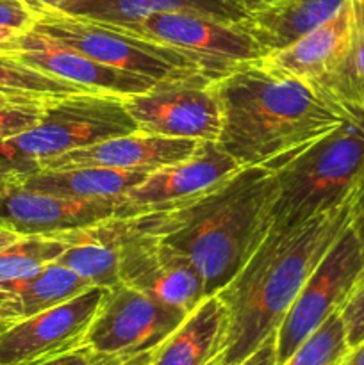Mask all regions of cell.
Here are the masks:
<instances>
[{
	"label": "cell",
	"mask_w": 364,
	"mask_h": 365,
	"mask_svg": "<svg viewBox=\"0 0 364 365\" xmlns=\"http://www.w3.org/2000/svg\"><path fill=\"white\" fill-rule=\"evenodd\" d=\"M275 196V170L243 166L195 198L123 220L188 257L213 296L231 284L270 234Z\"/></svg>",
	"instance_id": "cell-1"
},
{
	"label": "cell",
	"mask_w": 364,
	"mask_h": 365,
	"mask_svg": "<svg viewBox=\"0 0 364 365\" xmlns=\"http://www.w3.org/2000/svg\"><path fill=\"white\" fill-rule=\"evenodd\" d=\"M211 86L221 110L218 145L241 168L275 170L350 114V106L309 82L271 73L259 59L241 64Z\"/></svg>",
	"instance_id": "cell-2"
},
{
	"label": "cell",
	"mask_w": 364,
	"mask_h": 365,
	"mask_svg": "<svg viewBox=\"0 0 364 365\" xmlns=\"http://www.w3.org/2000/svg\"><path fill=\"white\" fill-rule=\"evenodd\" d=\"M348 221L350 198L296 227H271L246 266L216 292L227 309L220 365H239L277 334L307 278Z\"/></svg>",
	"instance_id": "cell-3"
},
{
	"label": "cell",
	"mask_w": 364,
	"mask_h": 365,
	"mask_svg": "<svg viewBox=\"0 0 364 365\" xmlns=\"http://www.w3.org/2000/svg\"><path fill=\"white\" fill-rule=\"evenodd\" d=\"M364 173V107L275 168L273 227L289 228L341 205Z\"/></svg>",
	"instance_id": "cell-4"
},
{
	"label": "cell",
	"mask_w": 364,
	"mask_h": 365,
	"mask_svg": "<svg viewBox=\"0 0 364 365\" xmlns=\"http://www.w3.org/2000/svg\"><path fill=\"white\" fill-rule=\"evenodd\" d=\"M136 130L123 96L75 93L46 102L39 123L16 138L0 141V153L21 173L31 171L39 160Z\"/></svg>",
	"instance_id": "cell-5"
},
{
	"label": "cell",
	"mask_w": 364,
	"mask_h": 365,
	"mask_svg": "<svg viewBox=\"0 0 364 365\" xmlns=\"http://www.w3.org/2000/svg\"><path fill=\"white\" fill-rule=\"evenodd\" d=\"M32 29L96 63L143 75L156 82L202 75L195 61L171 46L77 14L43 11L36 14Z\"/></svg>",
	"instance_id": "cell-6"
},
{
	"label": "cell",
	"mask_w": 364,
	"mask_h": 365,
	"mask_svg": "<svg viewBox=\"0 0 364 365\" xmlns=\"http://www.w3.org/2000/svg\"><path fill=\"white\" fill-rule=\"evenodd\" d=\"M186 316L120 282L106 291L82 348L98 364L134 362L152 355Z\"/></svg>",
	"instance_id": "cell-7"
},
{
	"label": "cell",
	"mask_w": 364,
	"mask_h": 365,
	"mask_svg": "<svg viewBox=\"0 0 364 365\" xmlns=\"http://www.w3.org/2000/svg\"><path fill=\"white\" fill-rule=\"evenodd\" d=\"M103 24V21H102ZM150 41L171 46L198 64L211 82L263 57L259 45L241 24L220 21L191 13L148 14L127 24H109Z\"/></svg>",
	"instance_id": "cell-8"
},
{
	"label": "cell",
	"mask_w": 364,
	"mask_h": 365,
	"mask_svg": "<svg viewBox=\"0 0 364 365\" xmlns=\"http://www.w3.org/2000/svg\"><path fill=\"white\" fill-rule=\"evenodd\" d=\"M138 132L163 138L218 141L221 110L209 78L191 77L161 81L148 91L123 98Z\"/></svg>",
	"instance_id": "cell-9"
},
{
	"label": "cell",
	"mask_w": 364,
	"mask_h": 365,
	"mask_svg": "<svg viewBox=\"0 0 364 365\" xmlns=\"http://www.w3.org/2000/svg\"><path fill=\"white\" fill-rule=\"evenodd\" d=\"M364 267V255L350 227L310 273L277 330V365L284 364L348 296Z\"/></svg>",
	"instance_id": "cell-10"
},
{
	"label": "cell",
	"mask_w": 364,
	"mask_h": 365,
	"mask_svg": "<svg viewBox=\"0 0 364 365\" xmlns=\"http://www.w3.org/2000/svg\"><path fill=\"white\" fill-rule=\"evenodd\" d=\"M120 223V280L168 307L189 314L207 298L202 277L191 260L153 235Z\"/></svg>",
	"instance_id": "cell-11"
},
{
	"label": "cell",
	"mask_w": 364,
	"mask_h": 365,
	"mask_svg": "<svg viewBox=\"0 0 364 365\" xmlns=\"http://www.w3.org/2000/svg\"><path fill=\"white\" fill-rule=\"evenodd\" d=\"M106 291L89 287L63 305L7 324L0 331V365H38L82 348Z\"/></svg>",
	"instance_id": "cell-12"
},
{
	"label": "cell",
	"mask_w": 364,
	"mask_h": 365,
	"mask_svg": "<svg viewBox=\"0 0 364 365\" xmlns=\"http://www.w3.org/2000/svg\"><path fill=\"white\" fill-rule=\"evenodd\" d=\"M121 200H74L36 191L14 173L0 180V228L25 235H56L120 216Z\"/></svg>",
	"instance_id": "cell-13"
},
{
	"label": "cell",
	"mask_w": 364,
	"mask_h": 365,
	"mask_svg": "<svg viewBox=\"0 0 364 365\" xmlns=\"http://www.w3.org/2000/svg\"><path fill=\"white\" fill-rule=\"evenodd\" d=\"M0 53L11 56L25 66L59 81L123 98L148 91L157 84L156 81L143 75L96 63L84 53L61 45L59 41L34 31L32 27L18 32L13 39L0 45Z\"/></svg>",
	"instance_id": "cell-14"
},
{
	"label": "cell",
	"mask_w": 364,
	"mask_h": 365,
	"mask_svg": "<svg viewBox=\"0 0 364 365\" xmlns=\"http://www.w3.org/2000/svg\"><path fill=\"white\" fill-rule=\"evenodd\" d=\"M241 170L238 163L218 145L203 141L191 157L146 175L121 198L120 216L127 217L164 209L209 191Z\"/></svg>",
	"instance_id": "cell-15"
},
{
	"label": "cell",
	"mask_w": 364,
	"mask_h": 365,
	"mask_svg": "<svg viewBox=\"0 0 364 365\" xmlns=\"http://www.w3.org/2000/svg\"><path fill=\"white\" fill-rule=\"evenodd\" d=\"M200 143L195 139L163 138V135L131 132L103 139L86 148L61 153L39 160L32 170H74V168H100V170L152 173L161 168L184 160L195 153ZM31 170V171H32Z\"/></svg>",
	"instance_id": "cell-16"
},
{
	"label": "cell",
	"mask_w": 364,
	"mask_h": 365,
	"mask_svg": "<svg viewBox=\"0 0 364 365\" xmlns=\"http://www.w3.org/2000/svg\"><path fill=\"white\" fill-rule=\"evenodd\" d=\"M353 41L350 0L332 20L277 52L264 53L261 64L278 77L314 82L332 70Z\"/></svg>",
	"instance_id": "cell-17"
},
{
	"label": "cell",
	"mask_w": 364,
	"mask_h": 365,
	"mask_svg": "<svg viewBox=\"0 0 364 365\" xmlns=\"http://www.w3.org/2000/svg\"><path fill=\"white\" fill-rule=\"evenodd\" d=\"M227 335V309L218 294L207 296L163 344L148 365H220Z\"/></svg>",
	"instance_id": "cell-18"
},
{
	"label": "cell",
	"mask_w": 364,
	"mask_h": 365,
	"mask_svg": "<svg viewBox=\"0 0 364 365\" xmlns=\"http://www.w3.org/2000/svg\"><path fill=\"white\" fill-rule=\"evenodd\" d=\"M346 4L348 0H275L250 11L241 27L264 56L293 45L327 24Z\"/></svg>",
	"instance_id": "cell-19"
},
{
	"label": "cell",
	"mask_w": 364,
	"mask_h": 365,
	"mask_svg": "<svg viewBox=\"0 0 364 365\" xmlns=\"http://www.w3.org/2000/svg\"><path fill=\"white\" fill-rule=\"evenodd\" d=\"M63 13L103 24H127L159 13H191L241 24L248 9L245 0H79Z\"/></svg>",
	"instance_id": "cell-20"
},
{
	"label": "cell",
	"mask_w": 364,
	"mask_h": 365,
	"mask_svg": "<svg viewBox=\"0 0 364 365\" xmlns=\"http://www.w3.org/2000/svg\"><path fill=\"white\" fill-rule=\"evenodd\" d=\"M68 248L57 262L66 266L93 287L109 289L120 284V223L118 217L95 227L64 232Z\"/></svg>",
	"instance_id": "cell-21"
},
{
	"label": "cell",
	"mask_w": 364,
	"mask_h": 365,
	"mask_svg": "<svg viewBox=\"0 0 364 365\" xmlns=\"http://www.w3.org/2000/svg\"><path fill=\"white\" fill-rule=\"evenodd\" d=\"M18 182L36 191L74 200H121L145 173L74 168V170H32L14 173Z\"/></svg>",
	"instance_id": "cell-22"
},
{
	"label": "cell",
	"mask_w": 364,
	"mask_h": 365,
	"mask_svg": "<svg viewBox=\"0 0 364 365\" xmlns=\"http://www.w3.org/2000/svg\"><path fill=\"white\" fill-rule=\"evenodd\" d=\"M89 287H93L89 282H86L84 278L56 260L43 267L38 274L29 280L14 282L2 289H7L18 296L21 319H24V317L34 316L43 310L63 305V303L81 296Z\"/></svg>",
	"instance_id": "cell-23"
},
{
	"label": "cell",
	"mask_w": 364,
	"mask_h": 365,
	"mask_svg": "<svg viewBox=\"0 0 364 365\" xmlns=\"http://www.w3.org/2000/svg\"><path fill=\"white\" fill-rule=\"evenodd\" d=\"M68 248L66 235H25L0 250V287L24 282L56 262Z\"/></svg>",
	"instance_id": "cell-24"
},
{
	"label": "cell",
	"mask_w": 364,
	"mask_h": 365,
	"mask_svg": "<svg viewBox=\"0 0 364 365\" xmlns=\"http://www.w3.org/2000/svg\"><path fill=\"white\" fill-rule=\"evenodd\" d=\"M91 91L93 89L81 88V86L32 70L11 56L0 53V93L4 95L34 100V102H50L61 96Z\"/></svg>",
	"instance_id": "cell-25"
},
{
	"label": "cell",
	"mask_w": 364,
	"mask_h": 365,
	"mask_svg": "<svg viewBox=\"0 0 364 365\" xmlns=\"http://www.w3.org/2000/svg\"><path fill=\"white\" fill-rule=\"evenodd\" d=\"M310 84L343 106L364 107V34L355 36L343 59Z\"/></svg>",
	"instance_id": "cell-26"
},
{
	"label": "cell",
	"mask_w": 364,
	"mask_h": 365,
	"mask_svg": "<svg viewBox=\"0 0 364 365\" xmlns=\"http://www.w3.org/2000/svg\"><path fill=\"white\" fill-rule=\"evenodd\" d=\"M345 323L335 310L300 348L280 365H341L350 353Z\"/></svg>",
	"instance_id": "cell-27"
},
{
	"label": "cell",
	"mask_w": 364,
	"mask_h": 365,
	"mask_svg": "<svg viewBox=\"0 0 364 365\" xmlns=\"http://www.w3.org/2000/svg\"><path fill=\"white\" fill-rule=\"evenodd\" d=\"M46 102H7L0 103V141L31 130L39 123Z\"/></svg>",
	"instance_id": "cell-28"
},
{
	"label": "cell",
	"mask_w": 364,
	"mask_h": 365,
	"mask_svg": "<svg viewBox=\"0 0 364 365\" xmlns=\"http://www.w3.org/2000/svg\"><path fill=\"white\" fill-rule=\"evenodd\" d=\"M339 316L345 323L350 348H355L364 341V267L353 282L343 305L339 307Z\"/></svg>",
	"instance_id": "cell-29"
},
{
	"label": "cell",
	"mask_w": 364,
	"mask_h": 365,
	"mask_svg": "<svg viewBox=\"0 0 364 365\" xmlns=\"http://www.w3.org/2000/svg\"><path fill=\"white\" fill-rule=\"evenodd\" d=\"M36 14L24 0H0V25L27 31L34 25Z\"/></svg>",
	"instance_id": "cell-30"
},
{
	"label": "cell",
	"mask_w": 364,
	"mask_h": 365,
	"mask_svg": "<svg viewBox=\"0 0 364 365\" xmlns=\"http://www.w3.org/2000/svg\"><path fill=\"white\" fill-rule=\"evenodd\" d=\"M350 230L357 237L360 252L364 255V173L357 180L352 195H350Z\"/></svg>",
	"instance_id": "cell-31"
},
{
	"label": "cell",
	"mask_w": 364,
	"mask_h": 365,
	"mask_svg": "<svg viewBox=\"0 0 364 365\" xmlns=\"http://www.w3.org/2000/svg\"><path fill=\"white\" fill-rule=\"evenodd\" d=\"M239 365H277V334L271 335L259 349Z\"/></svg>",
	"instance_id": "cell-32"
},
{
	"label": "cell",
	"mask_w": 364,
	"mask_h": 365,
	"mask_svg": "<svg viewBox=\"0 0 364 365\" xmlns=\"http://www.w3.org/2000/svg\"><path fill=\"white\" fill-rule=\"evenodd\" d=\"M0 319L4 321H18L21 319V310L18 296L7 289L0 287Z\"/></svg>",
	"instance_id": "cell-33"
},
{
	"label": "cell",
	"mask_w": 364,
	"mask_h": 365,
	"mask_svg": "<svg viewBox=\"0 0 364 365\" xmlns=\"http://www.w3.org/2000/svg\"><path fill=\"white\" fill-rule=\"evenodd\" d=\"M38 365H98V362H96L95 356L88 349L79 348L75 351L66 353L63 356H57V359L46 360V362H41Z\"/></svg>",
	"instance_id": "cell-34"
},
{
	"label": "cell",
	"mask_w": 364,
	"mask_h": 365,
	"mask_svg": "<svg viewBox=\"0 0 364 365\" xmlns=\"http://www.w3.org/2000/svg\"><path fill=\"white\" fill-rule=\"evenodd\" d=\"M34 14L43 11H68L79 0H24Z\"/></svg>",
	"instance_id": "cell-35"
},
{
	"label": "cell",
	"mask_w": 364,
	"mask_h": 365,
	"mask_svg": "<svg viewBox=\"0 0 364 365\" xmlns=\"http://www.w3.org/2000/svg\"><path fill=\"white\" fill-rule=\"evenodd\" d=\"M353 21V38L364 34V0H350Z\"/></svg>",
	"instance_id": "cell-36"
},
{
	"label": "cell",
	"mask_w": 364,
	"mask_h": 365,
	"mask_svg": "<svg viewBox=\"0 0 364 365\" xmlns=\"http://www.w3.org/2000/svg\"><path fill=\"white\" fill-rule=\"evenodd\" d=\"M341 365H364V341L357 344L355 348L350 349V353L343 360Z\"/></svg>",
	"instance_id": "cell-37"
},
{
	"label": "cell",
	"mask_w": 364,
	"mask_h": 365,
	"mask_svg": "<svg viewBox=\"0 0 364 365\" xmlns=\"http://www.w3.org/2000/svg\"><path fill=\"white\" fill-rule=\"evenodd\" d=\"M18 237H20V235H16V234H13V232L0 228V250H4L6 246H9L11 242L16 241Z\"/></svg>",
	"instance_id": "cell-38"
},
{
	"label": "cell",
	"mask_w": 364,
	"mask_h": 365,
	"mask_svg": "<svg viewBox=\"0 0 364 365\" xmlns=\"http://www.w3.org/2000/svg\"><path fill=\"white\" fill-rule=\"evenodd\" d=\"M11 173H16V168H14L13 164H11L9 160L0 153V177H7V175Z\"/></svg>",
	"instance_id": "cell-39"
},
{
	"label": "cell",
	"mask_w": 364,
	"mask_h": 365,
	"mask_svg": "<svg viewBox=\"0 0 364 365\" xmlns=\"http://www.w3.org/2000/svg\"><path fill=\"white\" fill-rule=\"evenodd\" d=\"M18 32H21V31H16V29L4 27V25H0V45L7 43V41H9V39H13L14 36L18 34Z\"/></svg>",
	"instance_id": "cell-40"
},
{
	"label": "cell",
	"mask_w": 364,
	"mask_h": 365,
	"mask_svg": "<svg viewBox=\"0 0 364 365\" xmlns=\"http://www.w3.org/2000/svg\"><path fill=\"white\" fill-rule=\"evenodd\" d=\"M245 2H246V9H248V13H250V11L259 9V7H263V6H268V4L275 2V0H245Z\"/></svg>",
	"instance_id": "cell-41"
},
{
	"label": "cell",
	"mask_w": 364,
	"mask_h": 365,
	"mask_svg": "<svg viewBox=\"0 0 364 365\" xmlns=\"http://www.w3.org/2000/svg\"><path fill=\"white\" fill-rule=\"evenodd\" d=\"M7 102H31V100H18V98H9V96H0V103Z\"/></svg>",
	"instance_id": "cell-42"
},
{
	"label": "cell",
	"mask_w": 364,
	"mask_h": 365,
	"mask_svg": "<svg viewBox=\"0 0 364 365\" xmlns=\"http://www.w3.org/2000/svg\"><path fill=\"white\" fill-rule=\"evenodd\" d=\"M148 360H150V356H145V359L134 360V362H128V364H125V365H148Z\"/></svg>",
	"instance_id": "cell-43"
},
{
	"label": "cell",
	"mask_w": 364,
	"mask_h": 365,
	"mask_svg": "<svg viewBox=\"0 0 364 365\" xmlns=\"http://www.w3.org/2000/svg\"><path fill=\"white\" fill-rule=\"evenodd\" d=\"M13 323H14V321H13ZM7 324H11V321H4V319H0V331H2L4 328L7 327Z\"/></svg>",
	"instance_id": "cell-44"
},
{
	"label": "cell",
	"mask_w": 364,
	"mask_h": 365,
	"mask_svg": "<svg viewBox=\"0 0 364 365\" xmlns=\"http://www.w3.org/2000/svg\"><path fill=\"white\" fill-rule=\"evenodd\" d=\"M98 365H125V364H116V362H100Z\"/></svg>",
	"instance_id": "cell-45"
},
{
	"label": "cell",
	"mask_w": 364,
	"mask_h": 365,
	"mask_svg": "<svg viewBox=\"0 0 364 365\" xmlns=\"http://www.w3.org/2000/svg\"><path fill=\"white\" fill-rule=\"evenodd\" d=\"M2 178H4V177H0V180H2Z\"/></svg>",
	"instance_id": "cell-46"
}]
</instances>
